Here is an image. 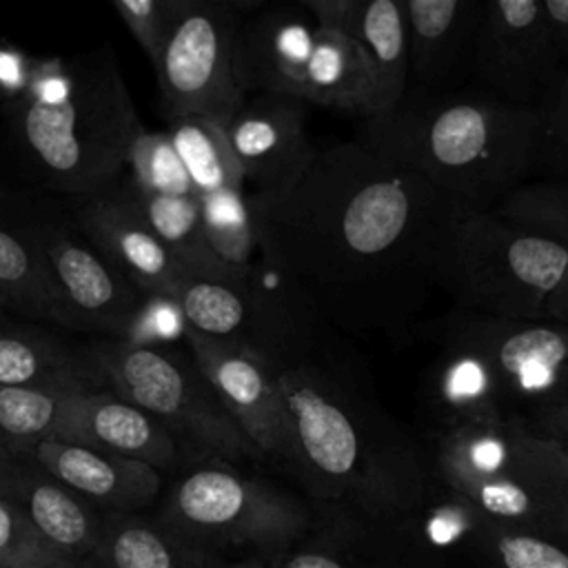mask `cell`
I'll list each match as a JSON object with an SVG mask.
<instances>
[{
	"instance_id": "1",
	"label": "cell",
	"mask_w": 568,
	"mask_h": 568,
	"mask_svg": "<svg viewBox=\"0 0 568 568\" xmlns=\"http://www.w3.org/2000/svg\"><path fill=\"white\" fill-rule=\"evenodd\" d=\"M264 264L308 308L355 335L395 333L444 288L450 237L470 211L359 140L317 151L282 195H248Z\"/></svg>"
},
{
	"instance_id": "2",
	"label": "cell",
	"mask_w": 568,
	"mask_h": 568,
	"mask_svg": "<svg viewBox=\"0 0 568 568\" xmlns=\"http://www.w3.org/2000/svg\"><path fill=\"white\" fill-rule=\"evenodd\" d=\"M291 468L315 510L393 526L426 497L417 446L344 373L308 357L275 371Z\"/></svg>"
},
{
	"instance_id": "3",
	"label": "cell",
	"mask_w": 568,
	"mask_h": 568,
	"mask_svg": "<svg viewBox=\"0 0 568 568\" xmlns=\"http://www.w3.org/2000/svg\"><path fill=\"white\" fill-rule=\"evenodd\" d=\"M357 140L466 209L493 211L537 178L541 122L484 87L408 89L390 113L364 118Z\"/></svg>"
},
{
	"instance_id": "4",
	"label": "cell",
	"mask_w": 568,
	"mask_h": 568,
	"mask_svg": "<svg viewBox=\"0 0 568 568\" xmlns=\"http://www.w3.org/2000/svg\"><path fill=\"white\" fill-rule=\"evenodd\" d=\"M13 126L53 189L89 197L113 186L142 129L109 51L73 60V87L64 98L16 102Z\"/></svg>"
},
{
	"instance_id": "5",
	"label": "cell",
	"mask_w": 568,
	"mask_h": 568,
	"mask_svg": "<svg viewBox=\"0 0 568 568\" xmlns=\"http://www.w3.org/2000/svg\"><path fill=\"white\" fill-rule=\"evenodd\" d=\"M91 382L100 390L142 408L195 464L264 462L229 417L193 357L166 348H133L115 339L84 353Z\"/></svg>"
},
{
	"instance_id": "6",
	"label": "cell",
	"mask_w": 568,
	"mask_h": 568,
	"mask_svg": "<svg viewBox=\"0 0 568 568\" xmlns=\"http://www.w3.org/2000/svg\"><path fill=\"white\" fill-rule=\"evenodd\" d=\"M155 519L215 555L242 548L253 550L251 557H268L297 544L313 528L315 510L264 477L209 462L171 486Z\"/></svg>"
},
{
	"instance_id": "7",
	"label": "cell",
	"mask_w": 568,
	"mask_h": 568,
	"mask_svg": "<svg viewBox=\"0 0 568 568\" xmlns=\"http://www.w3.org/2000/svg\"><path fill=\"white\" fill-rule=\"evenodd\" d=\"M568 248L517 229L493 211H468L448 244L444 291L464 313L546 320Z\"/></svg>"
},
{
	"instance_id": "8",
	"label": "cell",
	"mask_w": 568,
	"mask_h": 568,
	"mask_svg": "<svg viewBox=\"0 0 568 568\" xmlns=\"http://www.w3.org/2000/svg\"><path fill=\"white\" fill-rule=\"evenodd\" d=\"M186 317L189 331L240 344L275 368L317 357L313 317H317L291 282L280 275L266 284V266L253 262L242 280L184 277L171 293Z\"/></svg>"
},
{
	"instance_id": "9",
	"label": "cell",
	"mask_w": 568,
	"mask_h": 568,
	"mask_svg": "<svg viewBox=\"0 0 568 568\" xmlns=\"http://www.w3.org/2000/svg\"><path fill=\"white\" fill-rule=\"evenodd\" d=\"M242 18L235 4L173 0L169 29L153 62L169 122L209 118L226 122L246 100L235 75Z\"/></svg>"
},
{
	"instance_id": "10",
	"label": "cell",
	"mask_w": 568,
	"mask_h": 568,
	"mask_svg": "<svg viewBox=\"0 0 568 568\" xmlns=\"http://www.w3.org/2000/svg\"><path fill=\"white\" fill-rule=\"evenodd\" d=\"M473 75L490 93L541 111L568 75L541 0L479 2Z\"/></svg>"
},
{
	"instance_id": "11",
	"label": "cell",
	"mask_w": 568,
	"mask_h": 568,
	"mask_svg": "<svg viewBox=\"0 0 568 568\" xmlns=\"http://www.w3.org/2000/svg\"><path fill=\"white\" fill-rule=\"evenodd\" d=\"M481 348L508 419L568 402V326L552 320L457 317Z\"/></svg>"
},
{
	"instance_id": "12",
	"label": "cell",
	"mask_w": 568,
	"mask_h": 568,
	"mask_svg": "<svg viewBox=\"0 0 568 568\" xmlns=\"http://www.w3.org/2000/svg\"><path fill=\"white\" fill-rule=\"evenodd\" d=\"M191 357L220 404L264 462L291 468V444L275 366L231 342L186 333Z\"/></svg>"
},
{
	"instance_id": "13",
	"label": "cell",
	"mask_w": 568,
	"mask_h": 568,
	"mask_svg": "<svg viewBox=\"0 0 568 568\" xmlns=\"http://www.w3.org/2000/svg\"><path fill=\"white\" fill-rule=\"evenodd\" d=\"M40 255L55 306L53 322L102 331L111 337L135 306L140 291L95 246L53 229L18 231Z\"/></svg>"
},
{
	"instance_id": "14",
	"label": "cell",
	"mask_w": 568,
	"mask_h": 568,
	"mask_svg": "<svg viewBox=\"0 0 568 568\" xmlns=\"http://www.w3.org/2000/svg\"><path fill=\"white\" fill-rule=\"evenodd\" d=\"M226 140L253 195H282L308 173L317 151L306 133V104L284 95H246L224 122Z\"/></svg>"
},
{
	"instance_id": "15",
	"label": "cell",
	"mask_w": 568,
	"mask_h": 568,
	"mask_svg": "<svg viewBox=\"0 0 568 568\" xmlns=\"http://www.w3.org/2000/svg\"><path fill=\"white\" fill-rule=\"evenodd\" d=\"M315 42L317 24L302 7H273L242 20L235 75L244 95H284L306 104Z\"/></svg>"
},
{
	"instance_id": "16",
	"label": "cell",
	"mask_w": 568,
	"mask_h": 568,
	"mask_svg": "<svg viewBox=\"0 0 568 568\" xmlns=\"http://www.w3.org/2000/svg\"><path fill=\"white\" fill-rule=\"evenodd\" d=\"M13 453L31 457L73 495L104 515H140L158 499L162 488V473L149 464L58 437L29 442L13 448Z\"/></svg>"
},
{
	"instance_id": "17",
	"label": "cell",
	"mask_w": 568,
	"mask_h": 568,
	"mask_svg": "<svg viewBox=\"0 0 568 568\" xmlns=\"http://www.w3.org/2000/svg\"><path fill=\"white\" fill-rule=\"evenodd\" d=\"M315 24L346 33L364 53L373 82L368 118L390 113L408 91L404 0H302Z\"/></svg>"
},
{
	"instance_id": "18",
	"label": "cell",
	"mask_w": 568,
	"mask_h": 568,
	"mask_svg": "<svg viewBox=\"0 0 568 568\" xmlns=\"http://www.w3.org/2000/svg\"><path fill=\"white\" fill-rule=\"evenodd\" d=\"M49 437L138 459L160 473L173 470L184 462L178 444L160 422L100 388L64 395Z\"/></svg>"
},
{
	"instance_id": "19",
	"label": "cell",
	"mask_w": 568,
	"mask_h": 568,
	"mask_svg": "<svg viewBox=\"0 0 568 568\" xmlns=\"http://www.w3.org/2000/svg\"><path fill=\"white\" fill-rule=\"evenodd\" d=\"M408 89L453 91L473 75L479 0H404Z\"/></svg>"
},
{
	"instance_id": "20",
	"label": "cell",
	"mask_w": 568,
	"mask_h": 568,
	"mask_svg": "<svg viewBox=\"0 0 568 568\" xmlns=\"http://www.w3.org/2000/svg\"><path fill=\"white\" fill-rule=\"evenodd\" d=\"M80 224L91 244L142 293H173L189 277L124 189L89 197L80 211Z\"/></svg>"
},
{
	"instance_id": "21",
	"label": "cell",
	"mask_w": 568,
	"mask_h": 568,
	"mask_svg": "<svg viewBox=\"0 0 568 568\" xmlns=\"http://www.w3.org/2000/svg\"><path fill=\"white\" fill-rule=\"evenodd\" d=\"M0 497L78 564L95 546L102 513L91 508L31 457L0 446Z\"/></svg>"
},
{
	"instance_id": "22",
	"label": "cell",
	"mask_w": 568,
	"mask_h": 568,
	"mask_svg": "<svg viewBox=\"0 0 568 568\" xmlns=\"http://www.w3.org/2000/svg\"><path fill=\"white\" fill-rule=\"evenodd\" d=\"M428 399L442 428L508 419L499 404L490 366L457 317L450 322L435 359Z\"/></svg>"
},
{
	"instance_id": "23",
	"label": "cell",
	"mask_w": 568,
	"mask_h": 568,
	"mask_svg": "<svg viewBox=\"0 0 568 568\" xmlns=\"http://www.w3.org/2000/svg\"><path fill=\"white\" fill-rule=\"evenodd\" d=\"M224 559L204 550L158 519L142 515H104L91 552L80 568H217Z\"/></svg>"
},
{
	"instance_id": "24",
	"label": "cell",
	"mask_w": 568,
	"mask_h": 568,
	"mask_svg": "<svg viewBox=\"0 0 568 568\" xmlns=\"http://www.w3.org/2000/svg\"><path fill=\"white\" fill-rule=\"evenodd\" d=\"M0 386L55 395L95 390L84 355L49 335L0 322Z\"/></svg>"
},
{
	"instance_id": "25",
	"label": "cell",
	"mask_w": 568,
	"mask_h": 568,
	"mask_svg": "<svg viewBox=\"0 0 568 568\" xmlns=\"http://www.w3.org/2000/svg\"><path fill=\"white\" fill-rule=\"evenodd\" d=\"M149 229L160 237L175 262L193 277L242 280L248 271H233L209 246L197 195H144L124 186Z\"/></svg>"
},
{
	"instance_id": "26",
	"label": "cell",
	"mask_w": 568,
	"mask_h": 568,
	"mask_svg": "<svg viewBox=\"0 0 568 568\" xmlns=\"http://www.w3.org/2000/svg\"><path fill=\"white\" fill-rule=\"evenodd\" d=\"M166 133L189 173L197 200L229 189H244V175L222 122L184 118L171 122Z\"/></svg>"
},
{
	"instance_id": "27",
	"label": "cell",
	"mask_w": 568,
	"mask_h": 568,
	"mask_svg": "<svg viewBox=\"0 0 568 568\" xmlns=\"http://www.w3.org/2000/svg\"><path fill=\"white\" fill-rule=\"evenodd\" d=\"M515 473L541 506L552 535L568 539V450L530 433L521 422L515 437Z\"/></svg>"
},
{
	"instance_id": "28",
	"label": "cell",
	"mask_w": 568,
	"mask_h": 568,
	"mask_svg": "<svg viewBox=\"0 0 568 568\" xmlns=\"http://www.w3.org/2000/svg\"><path fill=\"white\" fill-rule=\"evenodd\" d=\"M362 524L342 513L315 510L313 528L297 544L264 559L275 568H379L353 552Z\"/></svg>"
},
{
	"instance_id": "29",
	"label": "cell",
	"mask_w": 568,
	"mask_h": 568,
	"mask_svg": "<svg viewBox=\"0 0 568 568\" xmlns=\"http://www.w3.org/2000/svg\"><path fill=\"white\" fill-rule=\"evenodd\" d=\"M0 300L2 306L31 320H53L51 286L38 251L18 233L0 226Z\"/></svg>"
},
{
	"instance_id": "30",
	"label": "cell",
	"mask_w": 568,
	"mask_h": 568,
	"mask_svg": "<svg viewBox=\"0 0 568 568\" xmlns=\"http://www.w3.org/2000/svg\"><path fill=\"white\" fill-rule=\"evenodd\" d=\"M200 213L211 251L233 271H248L257 253V235L244 189L200 197Z\"/></svg>"
},
{
	"instance_id": "31",
	"label": "cell",
	"mask_w": 568,
	"mask_h": 568,
	"mask_svg": "<svg viewBox=\"0 0 568 568\" xmlns=\"http://www.w3.org/2000/svg\"><path fill=\"white\" fill-rule=\"evenodd\" d=\"M493 213L568 248V180L532 178L506 195Z\"/></svg>"
},
{
	"instance_id": "32",
	"label": "cell",
	"mask_w": 568,
	"mask_h": 568,
	"mask_svg": "<svg viewBox=\"0 0 568 568\" xmlns=\"http://www.w3.org/2000/svg\"><path fill=\"white\" fill-rule=\"evenodd\" d=\"M475 546L495 568H568V539L490 524L481 517Z\"/></svg>"
},
{
	"instance_id": "33",
	"label": "cell",
	"mask_w": 568,
	"mask_h": 568,
	"mask_svg": "<svg viewBox=\"0 0 568 568\" xmlns=\"http://www.w3.org/2000/svg\"><path fill=\"white\" fill-rule=\"evenodd\" d=\"M129 189L144 195H195L189 173L166 131L140 129L126 155Z\"/></svg>"
},
{
	"instance_id": "34",
	"label": "cell",
	"mask_w": 568,
	"mask_h": 568,
	"mask_svg": "<svg viewBox=\"0 0 568 568\" xmlns=\"http://www.w3.org/2000/svg\"><path fill=\"white\" fill-rule=\"evenodd\" d=\"M189 324L171 293H142L111 339L133 348H164L186 339Z\"/></svg>"
},
{
	"instance_id": "35",
	"label": "cell",
	"mask_w": 568,
	"mask_h": 568,
	"mask_svg": "<svg viewBox=\"0 0 568 568\" xmlns=\"http://www.w3.org/2000/svg\"><path fill=\"white\" fill-rule=\"evenodd\" d=\"M64 395L0 386V446L18 448L53 433Z\"/></svg>"
},
{
	"instance_id": "36",
	"label": "cell",
	"mask_w": 568,
	"mask_h": 568,
	"mask_svg": "<svg viewBox=\"0 0 568 568\" xmlns=\"http://www.w3.org/2000/svg\"><path fill=\"white\" fill-rule=\"evenodd\" d=\"M0 568H80V564L0 497Z\"/></svg>"
},
{
	"instance_id": "37",
	"label": "cell",
	"mask_w": 568,
	"mask_h": 568,
	"mask_svg": "<svg viewBox=\"0 0 568 568\" xmlns=\"http://www.w3.org/2000/svg\"><path fill=\"white\" fill-rule=\"evenodd\" d=\"M539 173L537 178L568 180V75L539 111Z\"/></svg>"
},
{
	"instance_id": "38",
	"label": "cell",
	"mask_w": 568,
	"mask_h": 568,
	"mask_svg": "<svg viewBox=\"0 0 568 568\" xmlns=\"http://www.w3.org/2000/svg\"><path fill=\"white\" fill-rule=\"evenodd\" d=\"M113 7L153 64L169 29L173 0H118Z\"/></svg>"
},
{
	"instance_id": "39",
	"label": "cell",
	"mask_w": 568,
	"mask_h": 568,
	"mask_svg": "<svg viewBox=\"0 0 568 568\" xmlns=\"http://www.w3.org/2000/svg\"><path fill=\"white\" fill-rule=\"evenodd\" d=\"M36 60L24 51L0 42V100L20 102L29 89Z\"/></svg>"
},
{
	"instance_id": "40",
	"label": "cell",
	"mask_w": 568,
	"mask_h": 568,
	"mask_svg": "<svg viewBox=\"0 0 568 568\" xmlns=\"http://www.w3.org/2000/svg\"><path fill=\"white\" fill-rule=\"evenodd\" d=\"M524 426L530 433L546 437V439L559 444L564 450H568V402L548 406V408L530 415L524 422Z\"/></svg>"
},
{
	"instance_id": "41",
	"label": "cell",
	"mask_w": 568,
	"mask_h": 568,
	"mask_svg": "<svg viewBox=\"0 0 568 568\" xmlns=\"http://www.w3.org/2000/svg\"><path fill=\"white\" fill-rule=\"evenodd\" d=\"M541 7L568 69V0H541Z\"/></svg>"
},
{
	"instance_id": "42",
	"label": "cell",
	"mask_w": 568,
	"mask_h": 568,
	"mask_svg": "<svg viewBox=\"0 0 568 568\" xmlns=\"http://www.w3.org/2000/svg\"><path fill=\"white\" fill-rule=\"evenodd\" d=\"M546 320H552L561 326H568V266H566L559 284L555 286V291L550 293V297L546 302Z\"/></svg>"
},
{
	"instance_id": "43",
	"label": "cell",
	"mask_w": 568,
	"mask_h": 568,
	"mask_svg": "<svg viewBox=\"0 0 568 568\" xmlns=\"http://www.w3.org/2000/svg\"><path fill=\"white\" fill-rule=\"evenodd\" d=\"M217 568H275L271 561H266L264 557H246L240 561H224Z\"/></svg>"
},
{
	"instance_id": "44",
	"label": "cell",
	"mask_w": 568,
	"mask_h": 568,
	"mask_svg": "<svg viewBox=\"0 0 568 568\" xmlns=\"http://www.w3.org/2000/svg\"><path fill=\"white\" fill-rule=\"evenodd\" d=\"M0 306H2V300H0Z\"/></svg>"
}]
</instances>
